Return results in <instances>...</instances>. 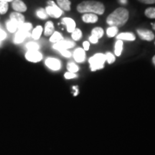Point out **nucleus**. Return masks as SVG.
I'll list each match as a JSON object with an SVG mask.
<instances>
[{"instance_id":"1","label":"nucleus","mask_w":155,"mask_h":155,"mask_svg":"<svg viewBox=\"0 0 155 155\" xmlns=\"http://www.w3.org/2000/svg\"><path fill=\"white\" fill-rule=\"evenodd\" d=\"M129 19V12L127 9L118 8L114 10L106 19V22L111 27H119L125 25Z\"/></svg>"},{"instance_id":"2","label":"nucleus","mask_w":155,"mask_h":155,"mask_svg":"<svg viewBox=\"0 0 155 155\" xmlns=\"http://www.w3.org/2000/svg\"><path fill=\"white\" fill-rule=\"evenodd\" d=\"M77 9L81 13H93L95 15H103L105 11L104 5L96 1H84L79 4Z\"/></svg>"},{"instance_id":"3","label":"nucleus","mask_w":155,"mask_h":155,"mask_svg":"<svg viewBox=\"0 0 155 155\" xmlns=\"http://www.w3.org/2000/svg\"><path fill=\"white\" fill-rule=\"evenodd\" d=\"M106 62L105 55L102 53H98L93 56L89 59L91 70L92 71H96L97 70L102 69Z\"/></svg>"},{"instance_id":"4","label":"nucleus","mask_w":155,"mask_h":155,"mask_svg":"<svg viewBox=\"0 0 155 155\" xmlns=\"http://www.w3.org/2000/svg\"><path fill=\"white\" fill-rule=\"evenodd\" d=\"M48 6L45 9L48 15L54 18H58L61 16L63 14V11L53 1H48Z\"/></svg>"},{"instance_id":"5","label":"nucleus","mask_w":155,"mask_h":155,"mask_svg":"<svg viewBox=\"0 0 155 155\" xmlns=\"http://www.w3.org/2000/svg\"><path fill=\"white\" fill-rule=\"evenodd\" d=\"M25 58L28 61L38 63L42 59V55L38 50H28L25 54Z\"/></svg>"},{"instance_id":"6","label":"nucleus","mask_w":155,"mask_h":155,"mask_svg":"<svg viewBox=\"0 0 155 155\" xmlns=\"http://www.w3.org/2000/svg\"><path fill=\"white\" fill-rule=\"evenodd\" d=\"M75 46V43L71 40H62L60 42H57L53 45L54 49L60 50H67L69 48H72Z\"/></svg>"},{"instance_id":"7","label":"nucleus","mask_w":155,"mask_h":155,"mask_svg":"<svg viewBox=\"0 0 155 155\" xmlns=\"http://www.w3.org/2000/svg\"><path fill=\"white\" fill-rule=\"evenodd\" d=\"M45 64L50 69L53 71H58L61 66L60 61L53 58H48L45 61Z\"/></svg>"},{"instance_id":"8","label":"nucleus","mask_w":155,"mask_h":155,"mask_svg":"<svg viewBox=\"0 0 155 155\" xmlns=\"http://www.w3.org/2000/svg\"><path fill=\"white\" fill-rule=\"evenodd\" d=\"M137 33L142 40L147 41H152L154 38V35L153 32L148 30H137Z\"/></svg>"},{"instance_id":"9","label":"nucleus","mask_w":155,"mask_h":155,"mask_svg":"<svg viewBox=\"0 0 155 155\" xmlns=\"http://www.w3.org/2000/svg\"><path fill=\"white\" fill-rule=\"evenodd\" d=\"M12 8L17 12H24L27 10V6L21 0H13Z\"/></svg>"},{"instance_id":"10","label":"nucleus","mask_w":155,"mask_h":155,"mask_svg":"<svg viewBox=\"0 0 155 155\" xmlns=\"http://www.w3.org/2000/svg\"><path fill=\"white\" fill-rule=\"evenodd\" d=\"M73 57H74L75 61L78 63H83L86 59V53L85 50L82 48H78L74 51L73 53Z\"/></svg>"},{"instance_id":"11","label":"nucleus","mask_w":155,"mask_h":155,"mask_svg":"<svg viewBox=\"0 0 155 155\" xmlns=\"http://www.w3.org/2000/svg\"><path fill=\"white\" fill-rule=\"evenodd\" d=\"M62 23L67 26V30L70 33H72L75 30V22L73 19L69 17H65L62 19Z\"/></svg>"},{"instance_id":"12","label":"nucleus","mask_w":155,"mask_h":155,"mask_svg":"<svg viewBox=\"0 0 155 155\" xmlns=\"http://www.w3.org/2000/svg\"><path fill=\"white\" fill-rule=\"evenodd\" d=\"M10 20L16 23L19 27L25 22V17L19 12H12L10 15Z\"/></svg>"},{"instance_id":"13","label":"nucleus","mask_w":155,"mask_h":155,"mask_svg":"<svg viewBox=\"0 0 155 155\" xmlns=\"http://www.w3.org/2000/svg\"><path fill=\"white\" fill-rule=\"evenodd\" d=\"M82 19L86 23H96L98 21V16L93 13H86L83 15Z\"/></svg>"},{"instance_id":"14","label":"nucleus","mask_w":155,"mask_h":155,"mask_svg":"<svg viewBox=\"0 0 155 155\" xmlns=\"http://www.w3.org/2000/svg\"><path fill=\"white\" fill-rule=\"evenodd\" d=\"M29 36H30V33H29V32H20V31H17L16 35H15L14 42L16 44L21 43V42L24 41L25 38H27Z\"/></svg>"},{"instance_id":"15","label":"nucleus","mask_w":155,"mask_h":155,"mask_svg":"<svg viewBox=\"0 0 155 155\" xmlns=\"http://www.w3.org/2000/svg\"><path fill=\"white\" fill-rule=\"evenodd\" d=\"M116 38L120 40H128V41H134L136 40V37L133 33L131 32H124L117 35Z\"/></svg>"},{"instance_id":"16","label":"nucleus","mask_w":155,"mask_h":155,"mask_svg":"<svg viewBox=\"0 0 155 155\" xmlns=\"http://www.w3.org/2000/svg\"><path fill=\"white\" fill-rule=\"evenodd\" d=\"M58 6L61 9L69 11L71 9V2L69 0H57Z\"/></svg>"},{"instance_id":"17","label":"nucleus","mask_w":155,"mask_h":155,"mask_svg":"<svg viewBox=\"0 0 155 155\" xmlns=\"http://www.w3.org/2000/svg\"><path fill=\"white\" fill-rule=\"evenodd\" d=\"M45 35L50 36L54 33V25L53 23L50 21L46 22L45 26Z\"/></svg>"},{"instance_id":"18","label":"nucleus","mask_w":155,"mask_h":155,"mask_svg":"<svg viewBox=\"0 0 155 155\" xmlns=\"http://www.w3.org/2000/svg\"><path fill=\"white\" fill-rule=\"evenodd\" d=\"M32 28V25L31 23H23L21 25H19L18 27V28H17V30L18 31H20V32H29V31H30L31 29Z\"/></svg>"},{"instance_id":"19","label":"nucleus","mask_w":155,"mask_h":155,"mask_svg":"<svg viewBox=\"0 0 155 155\" xmlns=\"http://www.w3.org/2000/svg\"><path fill=\"white\" fill-rule=\"evenodd\" d=\"M42 32V28L41 26H38L36 28H35L32 31V37L34 40H38L40 38Z\"/></svg>"},{"instance_id":"20","label":"nucleus","mask_w":155,"mask_h":155,"mask_svg":"<svg viewBox=\"0 0 155 155\" xmlns=\"http://www.w3.org/2000/svg\"><path fill=\"white\" fill-rule=\"evenodd\" d=\"M123 50V42L122 40H119L116 42L115 45V55L116 56H120Z\"/></svg>"},{"instance_id":"21","label":"nucleus","mask_w":155,"mask_h":155,"mask_svg":"<svg viewBox=\"0 0 155 155\" xmlns=\"http://www.w3.org/2000/svg\"><path fill=\"white\" fill-rule=\"evenodd\" d=\"M62 40H63V37H62L61 33L58 32H54V33L52 35L50 38V41L51 42H54V43H57V42H60Z\"/></svg>"},{"instance_id":"22","label":"nucleus","mask_w":155,"mask_h":155,"mask_svg":"<svg viewBox=\"0 0 155 155\" xmlns=\"http://www.w3.org/2000/svg\"><path fill=\"white\" fill-rule=\"evenodd\" d=\"M104 30L101 28H95L91 32V35L96 37L98 39L102 38L104 35Z\"/></svg>"},{"instance_id":"23","label":"nucleus","mask_w":155,"mask_h":155,"mask_svg":"<svg viewBox=\"0 0 155 155\" xmlns=\"http://www.w3.org/2000/svg\"><path fill=\"white\" fill-rule=\"evenodd\" d=\"M7 28L9 32H15L18 28V26L16 23L13 22V21L9 20L7 22Z\"/></svg>"},{"instance_id":"24","label":"nucleus","mask_w":155,"mask_h":155,"mask_svg":"<svg viewBox=\"0 0 155 155\" xmlns=\"http://www.w3.org/2000/svg\"><path fill=\"white\" fill-rule=\"evenodd\" d=\"M118 32V28L117 27H110L106 30V35L108 38H112L114 37L117 34Z\"/></svg>"},{"instance_id":"25","label":"nucleus","mask_w":155,"mask_h":155,"mask_svg":"<svg viewBox=\"0 0 155 155\" xmlns=\"http://www.w3.org/2000/svg\"><path fill=\"white\" fill-rule=\"evenodd\" d=\"M144 14L147 17L151 19H155V7L147 8L144 12Z\"/></svg>"},{"instance_id":"26","label":"nucleus","mask_w":155,"mask_h":155,"mask_svg":"<svg viewBox=\"0 0 155 155\" xmlns=\"http://www.w3.org/2000/svg\"><path fill=\"white\" fill-rule=\"evenodd\" d=\"M36 15L40 19H45L48 18V14L47 12H46L45 9H42V8L39 9L38 10H37L36 12Z\"/></svg>"},{"instance_id":"27","label":"nucleus","mask_w":155,"mask_h":155,"mask_svg":"<svg viewBox=\"0 0 155 155\" xmlns=\"http://www.w3.org/2000/svg\"><path fill=\"white\" fill-rule=\"evenodd\" d=\"M82 37V32L80 29L75 28V30L72 32V38L74 40H79Z\"/></svg>"},{"instance_id":"28","label":"nucleus","mask_w":155,"mask_h":155,"mask_svg":"<svg viewBox=\"0 0 155 155\" xmlns=\"http://www.w3.org/2000/svg\"><path fill=\"white\" fill-rule=\"evenodd\" d=\"M67 69L68 71V72L75 73L78 72V71L79 68L78 67V65H75V63H69L67 65Z\"/></svg>"},{"instance_id":"29","label":"nucleus","mask_w":155,"mask_h":155,"mask_svg":"<svg viewBox=\"0 0 155 155\" xmlns=\"http://www.w3.org/2000/svg\"><path fill=\"white\" fill-rule=\"evenodd\" d=\"M26 47L29 50H38L40 48V46L38 45V44H37L36 42H28L26 45Z\"/></svg>"},{"instance_id":"30","label":"nucleus","mask_w":155,"mask_h":155,"mask_svg":"<svg viewBox=\"0 0 155 155\" xmlns=\"http://www.w3.org/2000/svg\"><path fill=\"white\" fill-rule=\"evenodd\" d=\"M7 10H8V3L0 2V14H5Z\"/></svg>"},{"instance_id":"31","label":"nucleus","mask_w":155,"mask_h":155,"mask_svg":"<svg viewBox=\"0 0 155 155\" xmlns=\"http://www.w3.org/2000/svg\"><path fill=\"white\" fill-rule=\"evenodd\" d=\"M106 61H107L109 64H112L115 61V56L111 53H106L105 55Z\"/></svg>"},{"instance_id":"32","label":"nucleus","mask_w":155,"mask_h":155,"mask_svg":"<svg viewBox=\"0 0 155 155\" xmlns=\"http://www.w3.org/2000/svg\"><path fill=\"white\" fill-rule=\"evenodd\" d=\"M58 51L60 52V53H61L62 55H63L64 57H66V58H70L71 57V53H70L69 51H68L67 50H58Z\"/></svg>"},{"instance_id":"33","label":"nucleus","mask_w":155,"mask_h":155,"mask_svg":"<svg viewBox=\"0 0 155 155\" xmlns=\"http://www.w3.org/2000/svg\"><path fill=\"white\" fill-rule=\"evenodd\" d=\"M64 76H65V78L66 79H72V78H75L76 77V75H75V73L68 72L65 73Z\"/></svg>"},{"instance_id":"34","label":"nucleus","mask_w":155,"mask_h":155,"mask_svg":"<svg viewBox=\"0 0 155 155\" xmlns=\"http://www.w3.org/2000/svg\"><path fill=\"white\" fill-rule=\"evenodd\" d=\"M6 37H7V35H6L5 31L2 30V29H0V43H1L2 40H5Z\"/></svg>"},{"instance_id":"35","label":"nucleus","mask_w":155,"mask_h":155,"mask_svg":"<svg viewBox=\"0 0 155 155\" xmlns=\"http://www.w3.org/2000/svg\"><path fill=\"white\" fill-rule=\"evenodd\" d=\"M141 3L147 4V5H152L155 3V0H139Z\"/></svg>"},{"instance_id":"36","label":"nucleus","mask_w":155,"mask_h":155,"mask_svg":"<svg viewBox=\"0 0 155 155\" xmlns=\"http://www.w3.org/2000/svg\"><path fill=\"white\" fill-rule=\"evenodd\" d=\"M89 40H90V42H92V43L96 44V43H97V42H98V39L97 38H96V37L91 35V36L90 37V38H89Z\"/></svg>"},{"instance_id":"37","label":"nucleus","mask_w":155,"mask_h":155,"mask_svg":"<svg viewBox=\"0 0 155 155\" xmlns=\"http://www.w3.org/2000/svg\"><path fill=\"white\" fill-rule=\"evenodd\" d=\"M89 47H90V44L88 42L85 41L83 42V50H88Z\"/></svg>"},{"instance_id":"38","label":"nucleus","mask_w":155,"mask_h":155,"mask_svg":"<svg viewBox=\"0 0 155 155\" xmlns=\"http://www.w3.org/2000/svg\"><path fill=\"white\" fill-rule=\"evenodd\" d=\"M0 2H13V0H0Z\"/></svg>"},{"instance_id":"39","label":"nucleus","mask_w":155,"mask_h":155,"mask_svg":"<svg viewBox=\"0 0 155 155\" xmlns=\"http://www.w3.org/2000/svg\"><path fill=\"white\" fill-rule=\"evenodd\" d=\"M119 1L121 4H127V0H119Z\"/></svg>"},{"instance_id":"40","label":"nucleus","mask_w":155,"mask_h":155,"mask_svg":"<svg viewBox=\"0 0 155 155\" xmlns=\"http://www.w3.org/2000/svg\"><path fill=\"white\" fill-rule=\"evenodd\" d=\"M152 62H153V63H154V65H155V55L152 58Z\"/></svg>"},{"instance_id":"41","label":"nucleus","mask_w":155,"mask_h":155,"mask_svg":"<svg viewBox=\"0 0 155 155\" xmlns=\"http://www.w3.org/2000/svg\"><path fill=\"white\" fill-rule=\"evenodd\" d=\"M152 26H153V29L155 30V23H154V24H152Z\"/></svg>"}]
</instances>
